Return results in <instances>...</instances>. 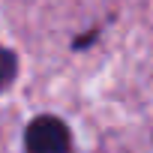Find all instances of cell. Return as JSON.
I'll return each instance as SVG.
<instances>
[{"label":"cell","mask_w":153,"mask_h":153,"mask_svg":"<svg viewBox=\"0 0 153 153\" xmlns=\"http://www.w3.org/2000/svg\"><path fill=\"white\" fill-rule=\"evenodd\" d=\"M69 129L60 117L42 114L24 129V147L27 153H69Z\"/></svg>","instance_id":"1"},{"label":"cell","mask_w":153,"mask_h":153,"mask_svg":"<svg viewBox=\"0 0 153 153\" xmlns=\"http://www.w3.org/2000/svg\"><path fill=\"white\" fill-rule=\"evenodd\" d=\"M18 75V57L9 48H0V90H6Z\"/></svg>","instance_id":"2"}]
</instances>
